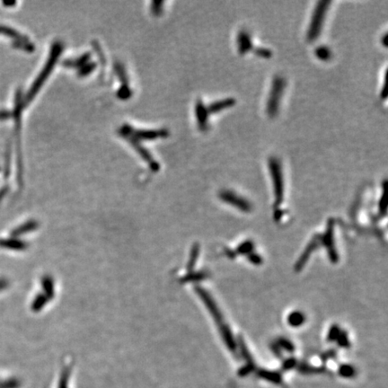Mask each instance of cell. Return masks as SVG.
I'll return each mask as SVG.
<instances>
[{"mask_svg":"<svg viewBox=\"0 0 388 388\" xmlns=\"http://www.w3.org/2000/svg\"><path fill=\"white\" fill-rule=\"evenodd\" d=\"M8 285H9V282H8L7 280H5V279H0V291L5 289L6 287H8Z\"/></svg>","mask_w":388,"mask_h":388,"instance_id":"484cf974","label":"cell"},{"mask_svg":"<svg viewBox=\"0 0 388 388\" xmlns=\"http://www.w3.org/2000/svg\"><path fill=\"white\" fill-rule=\"evenodd\" d=\"M275 215H276V220H278V219H280V218H281L282 212H281V211H276Z\"/></svg>","mask_w":388,"mask_h":388,"instance_id":"4316f807","label":"cell"},{"mask_svg":"<svg viewBox=\"0 0 388 388\" xmlns=\"http://www.w3.org/2000/svg\"><path fill=\"white\" fill-rule=\"evenodd\" d=\"M269 171L270 177L274 187L276 205H280L284 196V179H283L282 166L280 161L277 157H270L269 159Z\"/></svg>","mask_w":388,"mask_h":388,"instance_id":"3957f363","label":"cell"},{"mask_svg":"<svg viewBox=\"0 0 388 388\" xmlns=\"http://www.w3.org/2000/svg\"><path fill=\"white\" fill-rule=\"evenodd\" d=\"M196 291L198 293L199 297L203 300V303L206 306V308H208V310L211 313L212 317L218 323L219 326L225 324L220 308L218 307V305L216 304V302L212 299V297L208 293L207 291L203 289L202 287H197Z\"/></svg>","mask_w":388,"mask_h":388,"instance_id":"5b68a950","label":"cell"},{"mask_svg":"<svg viewBox=\"0 0 388 388\" xmlns=\"http://www.w3.org/2000/svg\"><path fill=\"white\" fill-rule=\"evenodd\" d=\"M253 249H254V245H253L252 241H245L244 243H242L238 248L236 250V253H239V254H249V253H253Z\"/></svg>","mask_w":388,"mask_h":388,"instance_id":"9a60e30c","label":"cell"},{"mask_svg":"<svg viewBox=\"0 0 388 388\" xmlns=\"http://www.w3.org/2000/svg\"><path fill=\"white\" fill-rule=\"evenodd\" d=\"M338 343L340 344V346L343 347V348H348L350 347V341L348 339V335L345 332H342L341 331V333L338 336L337 340Z\"/></svg>","mask_w":388,"mask_h":388,"instance_id":"d6986e66","label":"cell"},{"mask_svg":"<svg viewBox=\"0 0 388 388\" xmlns=\"http://www.w3.org/2000/svg\"><path fill=\"white\" fill-rule=\"evenodd\" d=\"M278 346L283 348L285 350H288V351H293L294 350V345L292 344V342H289L287 339H284V338H280L278 340Z\"/></svg>","mask_w":388,"mask_h":388,"instance_id":"44dd1931","label":"cell"},{"mask_svg":"<svg viewBox=\"0 0 388 388\" xmlns=\"http://www.w3.org/2000/svg\"><path fill=\"white\" fill-rule=\"evenodd\" d=\"M0 246L9 248V249L23 250L26 248V245L24 242L16 240V239H7V240H0Z\"/></svg>","mask_w":388,"mask_h":388,"instance_id":"5bb4252c","label":"cell"},{"mask_svg":"<svg viewBox=\"0 0 388 388\" xmlns=\"http://www.w3.org/2000/svg\"><path fill=\"white\" fill-rule=\"evenodd\" d=\"M333 228H334V221L333 220H330L327 225V229L325 231V235L322 237V241H323V244L325 245L326 249H327V253L329 255L330 261L333 262V263H336L339 260V256H338L337 252L335 249V245H334V238H333Z\"/></svg>","mask_w":388,"mask_h":388,"instance_id":"8992f818","label":"cell"},{"mask_svg":"<svg viewBox=\"0 0 388 388\" xmlns=\"http://www.w3.org/2000/svg\"><path fill=\"white\" fill-rule=\"evenodd\" d=\"M36 228V224L34 223H28L26 225H23L21 227L16 229L12 235L15 236H20L22 234H26V233L29 232L31 230H33L34 228Z\"/></svg>","mask_w":388,"mask_h":388,"instance_id":"2e32d148","label":"cell"},{"mask_svg":"<svg viewBox=\"0 0 388 388\" xmlns=\"http://www.w3.org/2000/svg\"><path fill=\"white\" fill-rule=\"evenodd\" d=\"M199 255V246L198 245H194L191 253H190V259L189 264H188V269L191 270L193 269L195 263L197 262V259H198Z\"/></svg>","mask_w":388,"mask_h":388,"instance_id":"e0dca14e","label":"cell"},{"mask_svg":"<svg viewBox=\"0 0 388 388\" xmlns=\"http://www.w3.org/2000/svg\"><path fill=\"white\" fill-rule=\"evenodd\" d=\"M219 328H220L221 337L223 339L226 345L228 346L229 350H231L233 352H235L236 350V343L235 339H234V336H233L232 333H231V330L229 329V327L226 324L220 325Z\"/></svg>","mask_w":388,"mask_h":388,"instance_id":"8fae6325","label":"cell"},{"mask_svg":"<svg viewBox=\"0 0 388 388\" xmlns=\"http://www.w3.org/2000/svg\"><path fill=\"white\" fill-rule=\"evenodd\" d=\"M196 115H197L198 125L201 131H206L209 124L210 113L208 111L207 106H205L202 101H199L196 105Z\"/></svg>","mask_w":388,"mask_h":388,"instance_id":"9c48e42d","label":"cell"},{"mask_svg":"<svg viewBox=\"0 0 388 388\" xmlns=\"http://www.w3.org/2000/svg\"><path fill=\"white\" fill-rule=\"evenodd\" d=\"M236 44L238 48V52L240 54H245L253 49V41L251 35L245 30L240 31L237 34Z\"/></svg>","mask_w":388,"mask_h":388,"instance_id":"52a82bcc","label":"cell"},{"mask_svg":"<svg viewBox=\"0 0 388 388\" xmlns=\"http://www.w3.org/2000/svg\"><path fill=\"white\" fill-rule=\"evenodd\" d=\"M342 374L345 375H350L353 373V369L349 366H342V369H341Z\"/></svg>","mask_w":388,"mask_h":388,"instance_id":"d4e9b609","label":"cell"},{"mask_svg":"<svg viewBox=\"0 0 388 388\" xmlns=\"http://www.w3.org/2000/svg\"><path fill=\"white\" fill-rule=\"evenodd\" d=\"M330 4H331V1L329 0H321L316 5L315 9L313 11L310 25L308 26V33H307V38L308 41L313 42L319 37Z\"/></svg>","mask_w":388,"mask_h":388,"instance_id":"6da1fadb","label":"cell"},{"mask_svg":"<svg viewBox=\"0 0 388 388\" xmlns=\"http://www.w3.org/2000/svg\"><path fill=\"white\" fill-rule=\"evenodd\" d=\"M305 321H306V317H305L304 314L300 312V311L292 312L287 317L288 325L292 327H299L300 325L304 324Z\"/></svg>","mask_w":388,"mask_h":388,"instance_id":"7c38bea8","label":"cell"},{"mask_svg":"<svg viewBox=\"0 0 388 388\" xmlns=\"http://www.w3.org/2000/svg\"><path fill=\"white\" fill-rule=\"evenodd\" d=\"M379 211H381L383 214H385V213H386V202H385V194H384V191L383 192V195H382V199H380Z\"/></svg>","mask_w":388,"mask_h":388,"instance_id":"603a6c76","label":"cell"},{"mask_svg":"<svg viewBox=\"0 0 388 388\" xmlns=\"http://www.w3.org/2000/svg\"><path fill=\"white\" fill-rule=\"evenodd\" d=\"M319 243H320V237H315L311 241V243L307 246V248L305 249L304 253L300 256V260L296 263L295 270L297 271H300V270H302L304 268V266L308 262V259L310 257L311 253L319 246Z\"/></svg>","mask_w":388,"mask_h":388,"instance_id":"ba28073f","label":"cell"},{"mask_svg":"<svg viewBox=\"0 0 388 388\" xmlns=\"http://www.w3.org/2000/svg\"><path fill=\"white\" fill-rule=\"evenodd\" d=\"M207 274L206 273H203V272H199V273H191L189 277H186V279H191V280H195V279H203V278H206Z\"/></svg>","mask_w":388,"mask_h":388,"instance_id":"cb8c5ba5","label":"cell"},{"mask_svg":"<svg viewBox=\"0 0 388 388\" xmlns=\"http://www.w3.org/2000/svg\"><path fill=\"white\" fill-rule=\"evenodd\" d=\"M286 87V80L280 76H276L272 79L270 94L267 102V114L270 118H274L278 114L279 105L281 102L284 90Z\"/></svg>","mask_w":388,"mask_h":388,"instance_id":"7a4b0ae2","label":"cell"},{"mask_svg":"<svg viewBox=\"0 0 388 388\" xmlns=\"http://www.w3.org/2000/svg\"><path fill=\"white\" fill-rule=\"evenodd\" d=\"M248 260L254 265H260L262 262V258L258 253H251L248 254Z\"/></svg>","mask_w":388,"mask_h":388,"instance_id":"7402d4cb","label":"cell"},{"mask_svg":"<svg viewBox=\"0 0 388 388\" xmlns=\"http://www.w3.org/2000/svg\"><path fill=\"white\" fill-rule=\"evenodd\" d=\"M340 333H341L340 327H339L338 325H333V326L330 328L329 333H328V335H327L328 341H330V342L336 341Z\"/></svg>","mask_w":388,"mask_h":388,"instance_id":"ac0fdd59","label":"cell"},{"mask_svg":"<svg viewBox=\"0 0 388 388\" xmlns=\"http://www.w3.org/2000/svg\"><path fill=\"white\" fill-rule=\"evenodd\" d=\"M220 198L224 203L230 204L241 211L250 212L252 211V204L246 199L241 197L232 190H224L220 191Z\"/></svg>","mask_w":388,"mask_h":388,"instance_id":"277c9868","label":"cell"},{"mask_svg":"<svg viewBox=\"0 0 388 388\" xmlns=\"http://www.w3.org/2000/svg\"><path fill=\"white\" fill-rule=\"evenodd\" d=\"M315 55L317 56L318 59L322 61H328L332 59L333 57V51H331L328 47L322 45V46L317 47L315 50Z\"/></svg>","mask_w":388,"mask_h":388,"instance_id":"4fadbf2b","label":"cell"},{"mask_svg":"<svg viewBox=\"0 0 388 388\" xmlns=\"http://www.w3.org/2000/svg\"><path fill=\"white\" fill-rule=\"evenodd\" d=\"M254 52L255 54L262 58H270V56L272 55V51H270V49L265 48V47H258L254 49Z\"/></svg>","mask_w":388,"mask_h":388,"instance_id":"ffe728a7","label":"cell"},{"mask_svg":"<svg viewBox=\"0 0 388 388\" xmlns=\"http://www.w3.org/2000/svg\"><path fill=\"white\" fill-rule=\"evenodd\" d=\"M235 105H236V99L232 98V97H228V98H225V99H222L220 101L211 103L207 108L210 114H216V113H220L221 111L230 108Z\"/></svg>","mask_w":388,"mask_h":388,"instance_id":"30bf717a","label":"cell"}]
</instances>
